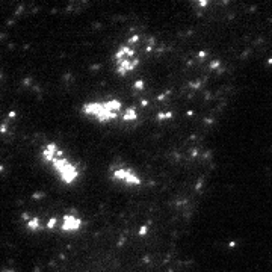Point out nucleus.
<instances>
[{
	"label": "nucleus",
	"mask_w": 272,
	"mask_h": 272,
	"mask_svg": "<svg viewBox=\"0 0 272 272\" xmlns=\"http://www.w3.org/2000/svg\"><path fill=\"white\" fill-rule=\"evenodd\" d=\"M83 112L91 115V116H95L98 121H101V123H106V121H109V119L116 118V114H114V112L106 106V103H88V104L83 106Z\"/></svg>",
	"instance_id": "nucleus-1"
},
{
	"label": "nucleus",
	"mask_w": 272,
	"mask_h": 272,
	"mask_svg": "<svg viewBox=\"0 0 272 272\" xmlns=\"http://www.w3.org/2000/svg\"><path fill=\"white\" fill-rule=\"evenodd\" d=\"M51 163H53L55 169L59 172V175L62 177V180H64L65 183H71V182L77 177V169L74 168V165L70 163L67 159H64L62 156H61V157L58 156Z\"/></svg>",
	"instance_id": "nucleus-2"
},
{
	"label": "nucleus",
	"mask_w": 272,
	"mask_h": 272,
	"mask_svg": "<svg viewBox=\"0 0 272 272\" xmlns=\"http://www.w3.org/2000/svg\"><path fill=\"white\" fill-rule=\"evenodd\" d=\"M112 177L115 180L124 182L125 184H130V186H139L141 184V178H139L132 169L129 168H118L112 172Z\"/></svg>",
	"instance_id": "nucleus-3"
},
{
	"label": "nucleus",
	"mask_w": 272,
	"mask_h": 272,
	"mask_svg": "<svg viewBox=\"0 0 272 272\" xmlns=\"http://www.w3.org/2000/svg\"><path fill=\"white\" fill-rule=\"evenodd\" d=\"M118 71L119 74H127L129 71L135 70L136 65H138V59L133 56V58H121L118 59Z\"/></svg>",
	"instance_id": "nucleus-4"
},
{
	"label": "nucleus",
	"mask_w": 272,
	"mask_h": 272,
	"mask_svg": "<svg viewBox=\"0 0 272 272\" xmlns=\"http://www.w3.org/2000/svg\"><path fill=\"white\" fill-rule=\"evenodd\" d=\"M80 225H82V221L79 219L77 216H74V215H65L62 218L61 228L64 231H74L77 228H80Z\"/></svg>",
	"instance_id": "nucleus-5"
},
{
	"label": "nucleus",
	"mask_w": 272,
	"mask_h": 272,
	"mask_svg": "<svg viewBox=\"0 0 272 272\" xmlns=\"http://www.w3.org/2000/svg\"><path fill=\"white\" fill-rule=\"evenodd\" d=\"M58 153H59V148L56 147V145H55V144H49L47 147L44 148L42 156H44V159H45L47 162H53V160L58 157Z\"/></svg>",
	"instance_id": "nucleus-6"
},
{
	"label": "nucleus",
	"mask_w": 272,
	"mask_h": 272,
	"mask_svg": "<svg viewBox=\"0 0 272 272\" xmlns=\"http://www.w3.org/2000/svg\"><path fill=\"white\" fill-rule=\"evenodd\" d=\"M136 110L135 109H132V108H129L123 114V119H125V121H132V119H136Z\"/></svg>",
	"instance_id": "nucleus-7"
},
{
	"label": "nucleus",
	"mask_w": 272,
	"mask_h": 272,
	"mask_svg": "<svg viewBox=\"0 0 272 272\" xmlns=\"http://www.w3.org/2000/svg\"><path fill=\"white\" fill-rule=\"evenodd\" d=\"M27 227H29L30 230L39 228V219H38V218H32V219L29 221V224H27Z\"/></svg>",
	"instance_id": "nucleus-8"
},
{
	"label": "nucleus",
	"mask_w": 272,
	"mask_h": 272,
	"mask_svg": "<svg viewBox=\"0 0 272 272\" xmlns=\"http://www.w3.org/2000/svg\"><path fill=\"white\" fill-rule=\"evenodd\" d=\"M56 222H58L56 218H51V219H49V222H47V228H53V227L56 225Z\"/></svg>",
	"instance_id": "nucleus-9"
},
{
	"label": "nucleus",
	"mask_w": 272,
	"mask_h": 272,
	"mask_svg": "<svg viewBox=\"0 0 272 272\" xmlns=\"http://www.w3.org/2000/svg\"><path fill=\"white\" fill-rule=\"evenodd\" d=\"M6 130V125H0V132H5Z\"/></svg>",
	"instance_id": "nucleus-10"
}]
</instances>
